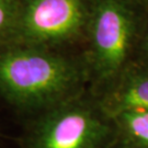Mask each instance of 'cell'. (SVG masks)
Returning a JSON list of instances; mask_svg holds the SVG:
<instances>
[{
    "label": "cell",
    "instance_id": "obj_8",
    "mask_svg": "<svg viewBox=\"0 0 148 148\" xmlns=\"http://www.w3.org/2000/svg\"><path fill=\"white\" fill-rule=\"evenodd\" d=\"M138 48L140 49V52L144 55V57L148 59V27L147 30L144 32L143 35H140Z\"/></svg>",
    "mask_w": 148,
    "mask_h": 148
},
{
    "label": "cell",
    "instance_id": "obj_4",
    "mask_svg": "<svg viewBox=\"0 0 148 148\" xmlns=\"http://www.w3.org/2000/svg\"><path fill=\"white\" fill-rule=\"evenodd\" d=\"M110 119L97 99L92 102L84 93L36 114L24 148H102Z\"/></svg>",
    "mask_w": 148,
    "mask_h": 148
},
{
    "label": "cell",
    "instance_id": "obj_7",
    "mask_svg": "<svg viewBox=\"0 0 148 148\" xmlns=\"http://www.w3.org/2000/svg\"><path fill=\"white\" fill-rule=\"evenodd\" d=\"M20 0H0V47L10 42L19 14Z\"/></svg>",
    "mask_w": 148,
    "mask_h": 148
},
{
    "label": "cell",
    "instance_id": "obj_10",
    "mask_svg": "<svg viewBox=\"0 0 148 148\" xmlns=\"http://www.w3.org/2000/svg\"><path fill=\"white\" fill-rule=\"evenodd\" d=\"M145 148H146V147H145Z\"/></svg>",
    "mask_w": 148,
    "mask_h": 148
},
{
    "label": "cell",
    "instance_id": "obj_6",
    "mask_svg": "<svg viewBox=\"0 0 148 148\" xmlns=\"http://www.w3.org/2000/svg\"><path fill=\"white\" fill-rule=\"evenodd\" d=\"M112 120L132 139L148 148V109L124 111Z\"/></svg>",
    "mask_w": 148,
    "mask_h": 148
},
{
    "label": "cell",
    "instance_id": "obj_5",
    "mask_svg": "<svg viewBox=\"0 0 148 148\" xmlns=\"http://www.w3.org/2000/svg\"><path fill=\"white\" fill-rule=\"evenodd\" d=\"M95 99L111 119L128 110L148 109V68L132 63Z\"/></svg>",
    "mask_w": 148,
    "mask_h": 148
},
{
    "label": "cell",
    "instance_id": "obj_1",
    "mask_svg": "<svg viewBox=\"0 0 148 148\" xmlns=\"http://www.w3.org/2000/svg\"><path fill=\"white\" fill-rule=\"evenodd\" d=\"M82 55L20 44L0 47V97L16 110L36 115L86 93Z\"/></svg>",
    "mask_w": 148,
    "mask_h": 148
},
{
    "label": "cell",
    "instance_id": "obj_9",
    "mask_svg": "<svg viewBox=\"0 0 148 148\" xmlns=\"http://www.w3.org/2000/svg\"><path fill=\"white\" fill-rule=\"evenodd\" d=\"M135 1L137 5H140V3H148V0H133Z\"/></svg>",
    "mask_w": 148,
    "mask_h": 148
},
{
    "label": "cell",
    "instance_id": "obj_2",
    "mask_svg": "<svg viewBox=\"0 0 148 148\" xmlns=\"http://www.w3.org/2000/svg\"><path fill=\"white\" fill-rule=\"evenodd\" d=\"M133 0H95L81 53L97 95L132 64L138 47L139 16Z\"/></svg>",
    "mask_w": 148,
    "mask_h": 148
},
{
    "label": "cell",
    "instance_id": "obj_3",
    "mask_svg": "<svg viewBox=\"0 0 148 148\" xmlns=\"http://www.w3.org/2000/svg\"><path fill=\"white\" fill-rule=\"evenodd\" d=\"M95 0H20L8 44L71 52L82 45ZM7 44V45H8Z\"/></svg>",
    "mask_w": 148,
    "mask_h": 148
}]
</instances>
